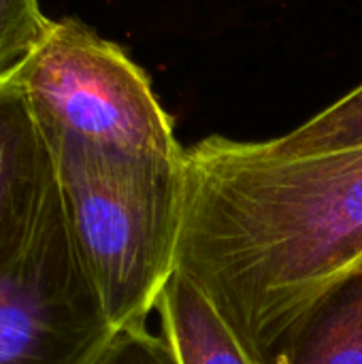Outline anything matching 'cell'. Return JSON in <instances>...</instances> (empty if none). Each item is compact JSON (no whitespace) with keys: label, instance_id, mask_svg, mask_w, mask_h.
<instances>
[{"label":"cell","instance_id":"1","mask_svg":"<svg viewBox=\"0 0 362 364\" xmlns=\"http://www.w3.org/2000/svg\"><path fill=\"white\" fill-rule=\"evenodd\" d=\"M181 166L175 271L271 364L301 318L362 267V147L273 158L207 136Z\"/></svg>","mask_w":362,"mask_h":364},{"label":"cell","instance_id":"4","mask_svg":"<svg viewBox=\"0 0 362 364\" xmlns=\"http://www.w3.org/2000/svg\"><path fill=\"white\" fill-rule=\"evenodd\" d=\"M113 337L58 188L28 243L0 264V364H94Z\"/></svg>","mask_w":362,"mask_h":364},{"label":"cell","instance_id":"10","mask_svg":"<svg viewBox=\"0 0 362 364\" xmlns=\"http://www.w3.org/2000/svg\"><path fill=\"white\" fill-rule=\"evenodd\" d=\"M94 364H177L162 335L145 326H132L115 333Z\"/></svg>","mask_w":362,"mask_h":364},{"label":"cell","instance_id":"5","mask_svg":"<svg viewBox=\"0 0 362 364\" xmlns=\"http://www.w3.org/2000/svg\"><path fill=\"white\" fill-rule=\"evenodd\" d=\"M58 188L53 145L15 66L0 75V264L28 243Z\"/></svg>","mask_w":362,"mask_h":364},{"label":"cell","instance_id":"8","mask_svg":"<svg viewBox=\"0 0 362 364\" xmlns=\"http://www.w3.org/2000/svg\"><path fill=\"white\" fill-rule=\"evenodd\" d=\"M256 145L273 158H303L362 147V83L292 132Z\"/></svg>","mask_w":362,"mask_h":364},{"label":"cell","instance_id":"7","mask_svg":"<svg viewBox=\"0 0 362 364\" xmlns=\"http://www.w3.org/2000/svg\"><path fill=\"white\" fill-rule=\"evenodd\" d=\"M271 364H362V267L301 318Z\"/></svg>","mask_w":362,"mask_h":364},{"label":"cell","instance_id":"2","mask_svg":"<svg viewBox=\"0 0 362 364\" xmlns=\"http://www.w3.org/2000/svg\"><path fill=\"white\" fill-rule=\"evenodd\" d=\"M66 220L115 333L145 326L175 273L183 156L134 154L47 134Z\"/></svg>","mask_w":362,"mask_h":364},{"label":"cell","instance_id":"3","mask_svg":"<svg viewBox=\"0 0 362 364\" xmlns=\"http://www.w3.org/2000/svg\"><path fill=\"white\" fill-rule=\"evenodd\" d=\"M17 73L45 134H70L134 154L183 156L147 73L81 21H49Z\"/></svg>","mask_w":362,"mask_h":364},{"label":"cell","instance_id":"9","mask_svg":"<svg viewBox=\"0 0 362 364\" xmlns=\"http://www.w3.org/2000/svg\"><path fill=\"white\" fill-rule=\"evenodd\" d=\"M49 21L41 13L38 0H0V75L32 51Z\"/></svg>","mask_w":362,"mask_h":364},{"label":"cell","instance_id":"6","mask_svg":"<svg viewBox=\"0 0 362 364\" xmlns=\"http://www.w3.org/2000/svg\"><path fill=\"white\" fill-rule=\"evenodd\" d=\"M156 309L177 364H267L250 354L209 299L179 271L171 275Z\"/></svg>","mask_w":362,"mask_h":364}]
</instances>
